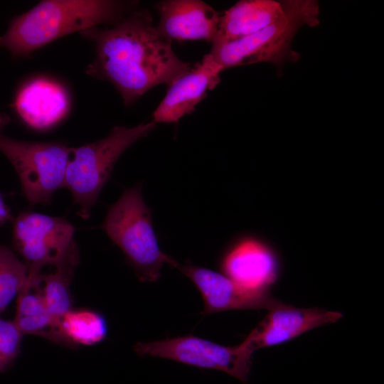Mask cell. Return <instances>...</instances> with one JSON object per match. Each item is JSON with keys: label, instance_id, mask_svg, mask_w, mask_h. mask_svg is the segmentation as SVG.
Listing matches in <instances>:
<instances>
[{"label": "cell", "instance_id": "6da1fadb", "mask_svg": "<svg viewBox=\"0 0 384 384\" xmlns=\"http://www.w3.org/2000/svg\"><path fill=\"white\" fill-rule=\"evenodd\" d=\"M80 33L95 50L86 73L112 83L125 106L158 85L169 86L193 67L176 56L171 41L158 32L144 9L130 11L111 27Z\"/></svg>", "mask_w": 384, "mask_h": 384}, {"label": "cell", "instance_id": "7a4b0ae2", "mask_svg": "<svg viewBox=\"0 0 384 384\" xmlns=\"http://www.w3.org/2000/svg\"><path fill=\"white\" fill-rule=\"evenodd\" d=\"M136 4L113 0L42 1L11 21L0 36V47L14 58L26 57L68 34L113 24Z\"/></svg>", "mask_w": 384, "mask_h": 384}, {"label": "cell", "instance_id": "3957f363", "mask_svg": "<svg viewBox=\"0 0 384 384\" xmlns=\"http://www.w3.org/2000/svg\"><path fill=\"white\" fill-rule=\"evenodd\" d=\"M100 228L121 249L142 282H156L164 264L174 268L178 264L159 247L140 183L125 190L109 206Z\"/></svg>", "mask_w": 384, "mask_h": 384}, {"label": "cell", "instance_id": "277c9868", "mask_svg": "<svg viewBox=\"0 0 384 384\" xmlns=\"http://www.w3.org/2000/svg\"><path fill=\"white\" fill-rule=\"evenodd\" d=\"M284 13L276 21L244 38L223 43L212 44L209 53L223 69L258 63L277 67L297 61L299 53L292 41L303 26L319 24L320 9L314 0L283 1Z\"/></svg>", "mask_w": 384, "mask_h": 384}, {"label": "cell", "instance_id": "5b68a950", "mask_svg": "<svg viewBox=\"0 0 384 384\" xmlns=\"http://www.w3.org/2000/svg\"><path fill=\"white\" fill-rule=\"evenodd\" d=\"M156 127L152 121L133 127L115 126L103 139L72 149L64 187L70 190L82 218L90 217L120 156Z\"/></svg>", "mask_w": 384, "mask_h": 384}, {"label": "cell", "instance_id": "8992f818", "mask_svg": "<svg viewBox=\"0 0 384 384\" xmlns=\"http://www.w3.org/2000/svg\"><path fill=\"white\" fill-rule=\"evenodd\" d=\"M9 120L8 116H0V151L16 171L22 192L29 203L48 204L54 193L64 187L73 147L57 142L10 138L2 133Z\"/></svg>", "mask_w": 384, "mask_h": 384}, {"label": "cell", "instance_id": "52a82bcc", "mask_svg": "<svg viewBox=\"0 0 384 384\" xmlns=\"http://www.w3.org/2000/svg\"><path fill=\"white\" fill-rule=\"evenodd\" d=\"M255 351L248 336L239 345L225 346L194 336L137 343L139 356L159 357L201 368L218 370L247 383Z\"/></svg>", "mask_w": 384, "mask_h": 384}, {"label": "cell", "instance_id": "ba28073f", "mask_svg": "<svg viewBox=\"0 0 384 384\" xmlns=\"http://www.w3.org/2000/svg\"><path fill=\"white\" fill-rule=\"evenodd\" d=\"M74 226L65 218L32 211L21 213L13 227V243L35 279L47 265L55 266L75 242Z\"/></svg>", "mask_w": 384, "mask_h": 384}, {"label": "cell", "instance_id": "9c48e42d", "mask_svg": "<svg viewBox=\"0 0 384 384\" xmlns=\"http://www.w3.org/2000/svg\"><path fill=\"white\" fill-rule=\"evenodd\" d=\"M220 270L238 285L252 291H269L279 279L281 264L276 250L264 238L241 235L223 252Z\"/></svg>", "mask_w": 384, "mask_h": 384}, {"label": "cell", "instance_id": "30bf717a", "mask_svg": "<svg viewBox=\"0 0 384 384\" xmlns=\"http://www.w3.org/2000/svg\"><path fill=\"white\" fill-rule=\"evenodd\" d=\"M176 268L189 278L200 292L204 303L203 314L233 309L271 310L285 304L269 291L245 289L223 274L210 269L179 262Z\"/></svg>", "mask_w": 384, "mask_h": 384}, {"label": "cell", "instance_id": "8fae6325", "mask_svg": "<svg viewBox=\"0 0 384 384\" xmlns=\"http://www.w3.org/2000/svg\"><path fill=\"white\" fill-rule=\"evenodd\" d=\"M224 70L208 53L191 69L169 85L166 94L154 112L152 122L177 123L184 115L191 114L206 95L220 81Z\"/></svg>", "mask_w": 384, "mask_h": 384}, {"label": "cell", "instance_id": "7c38bea8", "mask_svg": "<svg viewBox=\"0 0 384 384\" xmlns=\"http://www.w3.org/2000/svg\"><path fill=\"white\" fill-rule=\"evenodd\" d=\"M158 32L169 40H204L213 43L220 15L200 0H168L159 2Z\"/></svg>", "mask_w": 384, "mask_h": 384}, {"label": "cell", "instance_id": "4fadbf2b", "mask_svg": "<svg viewBox=\"0 0 384 384\" xmlns=\"http://www.w3.org/2000/svg\"><path fill=\"white\" fill-rule=\"evenodd\" d=\"M270 311L247 336L255 350L287 342L311 329L335 323L343 316L338 311L295 308L286 304Z\"/></svg>", "mask_w": 384, "mask_h": 384}, {"label": "cell", "instance_id": "5bb4252c", "mask_svg": "<svg viewBox=\"0 0 384 384\" xmlns=\"http://www.w3.org/2000/svg\"><path fill=\"white\" fill-rule=\"evenodd\" d=\"M68 94L59 82L37 78L23 84L17 92L14 107L28 126L36 130L50 129L67 114Z\"/></svg>", "mask_w": 384, "mask_h": 384}, {"label": "cell", "instance_id": "9a60e30c", "mask_svg": "<svg viewBox=\"0 0 384 384\" xmlns=\"http://www.w3.org/2000/svg\"><path fill=\"white\" fill-rule=\"evenodd\" d=\"M283 13V1H238L220 15L218 33L212 44L228 43L252 35L276 21Z\"/></svg>", "mask_w": 384, "mask_h": 384}, {"label": "cell", "instance_id": "2e32d148", "mask_svg": "<svg viewBox=\"0 0 384 384\" xmlns=\"http://www.w3.org/2000/svg\"><path fill=\"white\" fill-rule=\"evenodd\" d=\"M80 262L78 245L74 242L61 260L54 266V272L37 277L47 312L59 319L73 306L70 285Z\"/></svg>", "mask_w": 384, "mask_h": 384}, {"label": "cell", "instance_id": "e0dca14e", "mask_svg": "<svg viewBox=\"0 0 384 384\" xmlns=\"http://www.w3.org/2000/svg\"><path fill=\"white\" fill-rule=\"evenodd\" d=\"M59 331L68 347L93 346L106 339L108 325L100 312L71 309L59 319Z\"/></svg>", "mask_w": 384, "mask_h": 384}, {"label": "cell", "instance_id": "ac0fdd59", "mask_svg": "<svg viewBox=\"0 0 384 384\" xmlns=\"http://www.w3.org/2000/svg\"><path fill=\"white\" fill-rule=\"evenodd\" d=\"M27 276L25 263L9 248L0 245V314L23 289Z\"/></svg>", "mask_w": 384, "mask_h": 384}, {"label": "cell", "instance_id": "d6986e66", "mask_svg": "<svg viewBox=\"0 0 384 384\" xmlns=\"http://www.w3.org/2000/svg\"><path fill=\"white\" fill-rule=\"evenodd\" d=\"M14 322L23 335L41 336L50 341L66 346L59 331V320L52 317L48 312L34 316L15 317Z\"/></svg>", "mask_w": 384, "mask_h": 384}, {"label": "cell", "instance_id": "ffe728a7", "mask_svg": "<svg viewBox=\"0 0 384 384\" xmlns=\"http://www.w3.org/2000/svg\"><path fill=\"white\" fill-rule=\"evenodd\" d=\"M23 336L14 321L0 318V373L7 370L19 355Z\"/></svg>", "mask_w": 384, "mask_h": 384}, {"label": "cell", "instance_id": "44dd1931", "mask_svg": "<svg viewBox=\"0 0 384 384\" xmlns=\"http://www.w3.org/2000/svg\"><path fill=\"white\" fill-rule=\"evenodd\" d=\"M11 218L10 209L5 204L3 198L0 193V225Z\"/></svg>", "mask_w": 384, "mask_h": 384}]
</instances>
